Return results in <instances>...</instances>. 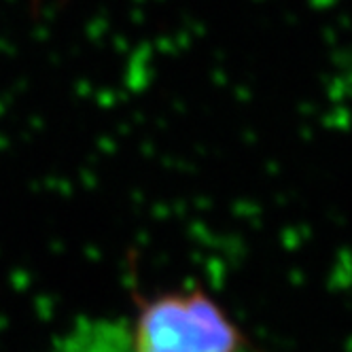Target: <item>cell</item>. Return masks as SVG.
Returning a JSON list of instances; mask_svg holds the SVG:
<instances>
[{"mask_svg": "<svg viewBox=\"0 0 352 352\" xmlns=\"http://www.w3.org/2000/svg\"><path fill=\"white\" fill-rule=\"evenodd\" d=\"M134 352H244L236 322L204 291L164 293L140 304Z\"/></svg>", "mask_w": 352, "mask_h": 352, "instance_id": "cell-1", "label": "cell"}]
</instances>
